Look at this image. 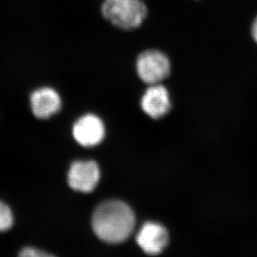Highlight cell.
Wrapping results in <instances>:
<instances>
[{
  "instance_id": "6da1fadb",
  "label": "cell",
  "mask_w": 257,
  "mask_h": 257,
  "mask_svg": "<svg viewBox=\"0 0 257 257\" xmlns=\"http://www.w3.org/2000/svg\"><path fill=\"white\" fill-rule=\"evenodd\" d=\"M134 211L122 201H108L95 210L92 226L97 237L105 242L117 244L130 236L135 226Z\"/></svg>"
},
{
  "instance_id": "277c9868",
  "label": "cell",
  "mask_w": 257,
  "mask_h": 257,
  "mask_svg": "<svg viewBox=\"0 0 257 257\" xmlns=\"http://www.w3.org/2000/svg\"><path fill=\"white\" fill-rule=\"evenodd\" d=\"M99 179V168L93 161L76 162L72 164L68 172V185L78 192H92Z\"/></svg>"
},
{
  "instance_id": "5b68a950",
  "label": "cell",
  "mask_w": 257,
  "mask_h": 257,
  "mask_svg": "<svg viewBox=\"0 0 257 257\" xmlns=\"http://www.w3.org/2000/svg\"><path fill=\"white\" fill-rule=\"evenodd\" d=\"M137 243L148 255H158L165 250L169 240L168 230L161 224L147 222L137 235Z\"/></svg>"
},
{
  "instance_id": "3957f363",
  "label": "cell",
  "mask_w": 257,
  "mask_h": 257,
  "mask_svg": "<svg viewBox=\"0 0 257 257\" xmlns=\"http://www.w3.org/2000/svg\"><path fill=\"white\" fill-rule=\"evenodd\" d=\"M136 70L144 83L149 85L158 84L170 76L172 62L163 50L147 49L137 58Z\"/></svg>"
},
{
  "instance_id": "52a82bcc",
  "label": "cell",
  "mask_w": 257,
  "mask_h": 257,
  "mask_svg": "<svg viewBox=\"0 0 257 257\" xmlns=\"http://www.w3.org/2000/svg\"><path fill=\"white\" fill-rule=\"evenodd\" d=\"M143 111L153 118H161L171 109V100L168 89L161 83L148 87L141 101Z\"/></svg>"
},
{
  "instance_id": "8fae6325",
  "label": "cell",
  "mask_w": 257,
  "mask_h": 257,
  "mask_svg": "<svg viewBox=\"0 0 257 257\" xmlns=\"http://www.w3.org/2000/svg\"><path fill=\"white\" fill-rule=\"evenodd\" d=\"M250 34L253 41L257 45V15L253 19L250 24Z\"/></svg>"
},
{
  "instance_id": "7a4b0ae2",
  "label": "cell",
  "mask_w": 257,
  "mask_h": 257,
  "mask_svg": "<svg viewBox=\"0 0 257 257\" xmlns=\"http://www.w3.org/2000/svg\"><path fill=\"white\" fill-rule=\"evenodd\" d=\"M148 8L143 0H104L103 17L115 27L134 30L143 25L148 17Z\"/></svg>"
},
{
  "instance_id": "8992f818",
  "label": "cell",
  "mask_w": 257,
  "mask_h": 257,
  "mask_svg": "<svg viewBox=\"0 0 257 257\" xmlns=\"http://www.w3.org/2000/svg\"><path fill=\"white\" fill-rule=\"evenodd\" d=\"M73 134L76 141L83 147H93L104 139V125L99 117L92 114L82 116L73 126Z\"/></svg>"
},
{
  "instance_id": "9c48e42d",
  "label": "cell",
  "mask_w": 257,
  "mask_h": 257,
  "mask_svg": "<svg viewBox=\"0 0 257 257\" xmlns=\"http://www.w3.org/2000/svg\"><path fill=\"white\" fill-rule=\"evenodd\" d=\"M14 222L12 211L10 207L0 201V232L11 228Z\"/></svg>"
},
{
  "instance_id": "ba28073f",
  "label": "cell",
  "mask_w": 257,
  "mask_h": 257,
  "mask_svg": "<svg viewBox=\"0 0 257 257\" xmlns=\"http://www.w3.org/2000/svg\"><path fill=\"white\" fill-rule=\"evenodd\" d=\"M31 107L38 118H48L60 109V96L51 87H42L32 93Z\"/></svg>"
},
{
  "instance_id": "30bf717a",
  "label": "cell",
  "mask_w": 257,
  "mask_h": 257,
  "mask_svg": "<svg viewBox=\"0 0 257 257\" xmlns=\"http://www.w3.org/2000/svg\"><path fill=\"white\" fill-rule=\"evenodd\" d=\"M20 255L21 256H49V254L43 252V251H39V250L34 249V248H25L24 250L20 253Z\"/></svg>"
}]
</instances>
